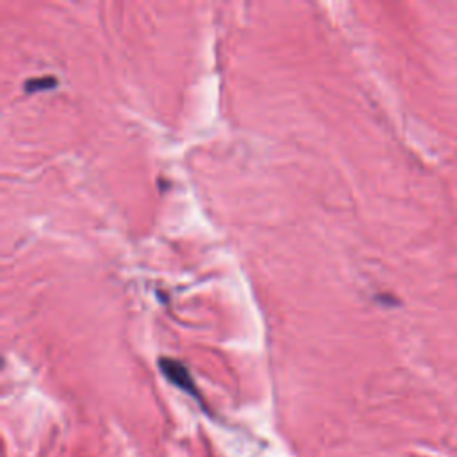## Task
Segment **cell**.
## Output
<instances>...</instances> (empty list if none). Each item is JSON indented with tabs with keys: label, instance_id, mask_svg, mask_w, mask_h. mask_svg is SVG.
<instances>
[{
	"label": "cell",
	"instance_id": "7a4b0ae2",
	"mask_svg": "<svg viewBox=\"0 0 457 457\" xmlns=\"http://www.w3.org/2000/svg\"><path fill=\"white\" fill-rule=\"evenodd\" d=\"M55 86L54 77H40V79H31L26 82V92H41V90H50Z\"/></svg>",
	"mask_w": 457,
	"mask_h": 457
},
{
	"label": "cell",
	"instance_id": "6da1fadb",
	"mask_svg": "<svg viewBox=\"0 0 457 457\" xmlns=\"http://www.w3.org/2000/svg\"><path fill=\"white\" fill-rule=\"evenodd\" d=\"M159 368L165 373L166 379H168L170 382H173L177 388L190 393V395L197 397V388H195V382L190 375V370H188L183 362L176 361V359L163 357L161 361H159Z\"/></svg>",
	"mask_w": 457,
	"mask_h": 457
}]
</instances>
